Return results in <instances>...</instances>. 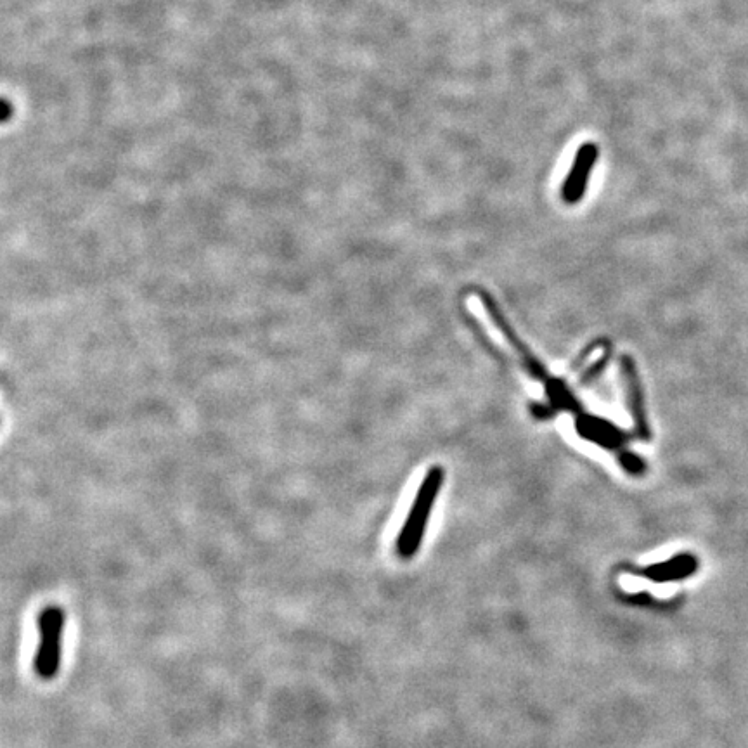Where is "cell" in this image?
Instances as JSON below:
<instances>
[{
  "instance_id": "6da1fadb",
  "label": "cell",
  "mask_w": 748,
  "mask_h": 748,
  "mask_svg": "<svg viewBox=\"0 0 748 748\" xmlns=\"http://www.w3.org/2000/svg\"><path fill=\"white\" fill-rule=\"evenodd\" d=\"M445 480L444 468L433 466L426 473L420 485V491L414 497L413 506L409 510L404 527L397 537V555L402 560H411L421 548L425 536L426 523L430 520L433 506L437 501L440 489Z\"/></svg>"
},
{
  "instance_id": "277c9868",
  "label": "cell",
  "mask_w": 748,
  "mask_h": 748,
  "mask_svg": "<svg viewBox=\"0 0 748 748\" xmlns=\"http://www.w3.org/2000/svg\"><path fill=\"white\" fill-rule=\"evenodd\" d=\"M480 300L484 304L485 310L489 312L492 323L496 324L497 329L503 333L504 340L510 343L511 349H515L518 357L522 359L525 368L529 369L532 376H536L537 380H546V368L542 366L541 362L537 361L536 355L530 352L529 347L518 338L515 333V329L511 328V324L508 323V319L504 317L503 312L499 309V305L494 302V298L491 295H487L484 291H480Z\"/></svg>"
},
{
  "instance_id": "7a4b0ae2",
  "label": "cell",
  "mask_w": 748,
  "mask_h": 748,
  "mask_svg": "<svg viewBox=\"0 0 748 748\" xmlns=\"http://www.w3.org/2000/svg\"><path fill=\"white\" fill-rule=\"evenodd\" d=\"M39 650L35 653L33 669L44 681H51L59 674L61 667V646L65 631V610L56 605H49L39 613Z\"/></svg>"
},
{
  "instance_id": "5b68a950",
  "label": "cell",
  "mask_w": 748,
  "mask_h": 748,
  "mask_svg": "<svg viewBox=\"0 0 748 748\" xmlns=\"http://www.w3.org/2000/svg\"><path fill=\"white\" fill-rule=\"evenodd\" d=\"M620 368H622V376L626 381L627 400H629L634 428H636L639 439L648 442L652 439V428H650V423L646 418L645 397H643V390H641L638 369H636V364L629 355L620 359Z\"/></svg>"
},
{
  "instance_id": "3957f363",
  "label": "cell",
  "mask_w": 748,
  "mask_h": 748,
  "mask_svg": "<svg viewBox=\"0 0 748 748\" xmlns=\"http://www.w3.org/2000/svg\"><path fill=\"white\" fill-rule=\"evenodd\" d=\"M600 158V148L598 144L594 142H586L582 144L577 155H575L574 163L572 168L568 172L567 179L563 182L561 187V198L568 205H575L584 198L586 194L587 184H589V177L593 174L594 165Z\"/></svg>"
},
{
  "instance_id": "8992f818",
  "label": "cell",
  "mask_w": 748,
  "mask_h": 748,
  "mask_svg": "<svg viewBox=\"0 0 748 748\" xmlns=\"http://www.w3.org/2000/svg\"><path fill=\"white\" fill-rule=\"evenodd\" d=\"M697 570V556L691 553H681V555L672 556L671 560L646 567L641 574L650 581L662 584V582L684 581L691 575L697 574Z\"/></svg>"
}]
</instances>
